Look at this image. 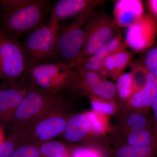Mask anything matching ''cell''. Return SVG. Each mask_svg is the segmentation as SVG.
<instances>
[{
	"label": "cell",
	"mask_w": 157,
	"mask_h": 157,
	"mask_svg": "<svg viewBox=\"0 0 157 157\" xmlns=\"http://www.w3.org/2000/svg\"><path fill=\"white\" fill-rule=\"evenodd\" d=\"M52 6L46 0H0V34L18 41L45 24Z\"/></svg>",
	"instance_id": "obj_1"
},
{
	"label": "cell",
	"mask_w": 157,
	"mask_h": 157,
	"mask_svg": "<svg viewBox=\"0 0 157 157\" xmlns=\"http://www.w3.org/2000/svg\"><path fill=\"white\" fill-rule=\"evenodd\" d=\"M64 103L59 93L29 85L9 123L11 132L28 126Z\"/></svg>",
	"instance_id": "obj_2"
},
{
	"label": "cell",
	"mask_w": 157,
	"mask_h": 157,
	"mask_svg": "<svg viewBox=\"0 0 157 157\" xmlns=\"http://www.w3.org/2000/svg\"><path fill=\"white\" fill-rule=\"evenodd\" d=\"M60 27L59 22L50 13L48 23L26 35L21 44L25 56L27 70L56 59L57 41Z\"/></svg>",
	"instance_id": "obj_3"
},
{
	"label": "cell",
	"mask_w": 157,
	"mask_h": 157,
	"mask_svg": "<svg viewBox=\"0 0 157 157\" xmlns=\"http://www.w3.org/2000/svg\"><path fill=\"white\" fill-rule=\"evenodd\" d=\"M29 85L52 92L75 93L77 74L67 63L58 61L35 66L26 72Z\"/></svg>",
	"instance_id": "obj_4"
},
{
	"label": "cell",
	"mask_w": 157,
	"mask_h": 157,
	"mask_svg": "<svg viewBox=\"0 0 157 157\" xmlns=\"http://www.w3.org/2000/svg\"><path fill=\"white\" fill-rule=\"evenodd\" d=\"M84 26L85 39L82 49L78 56L68 64L74 69L80 67L117 34L118 27L113 18L104 12H94Z\"/></svg>",
	"instance_id": "obj_5"
},
{
	"label": "cell",
	"mask_w": 157,
	"mask_h": 157,
	"mask_svg": "<svg viewBox=\"0 0 157 157\" xmlns=\"http://www.w3.org/2000/svg\"><path fill=\"white\" fill-rule=\"evenodd\" d=\"M102 2L103 1L77 16L69 25L60 27L56 44L58 60L69 64L78 56L84 43L85 31L82 26L94 12L96 7Z\"/></svg>",
	"instance_id": "obj_6"
},
{
	"label": "cell",
	"mask_w": 157,
	"mask_h": 157,
	"mask_svg": "<svg viewBox=\"0 0 157 157\" xmlns=\"http://www.w3.org/2000/svg\"><path fill=\"white\" fill-rule=\"evenodd\" d=\"M64 103L23 130L24 144H42L63 135L70 117Z\"/></svg>",
	"instance_id": "obj_7"
},
{
	"label": "cell",
	"mask_w": 157,
	"mask_h": 157,
	"mask_svg": "<svg viewBox=\"0 0 157 157\" xmlns=\"http://www.w3.org/2000/svg\"><path fill=\"white\" fill-rule=\"evenodd\" d=\"M26 71L21 43L0 34V79L8 86H13L19 82Z\"/></svg>",
	"instance_id": "obj_8"
},
{
	"label": "cell",
	"mask_w": 157,
	"mask_h": 157,
	"mask_svg": "<svg viewBox=\"0 0 157 157\" xmlns=\"http://www.w3.org/2000/svg\"><path fill=\"white\" fill-rule=\"evenodd\" d=\"M75 70L77 74L76 93L114 102L117 96L114 83L108 81L96 72L82 67Z\"/></svg>",
	"instance_id": "obj_9"
},
{
	"label": "cell",
	"mask_w": 157,
	"mask_h": 157,
	"mask_svg": "<svg viewBox=\"0 0 157 157\" xmlns=\"http://www.w3.org/2000/svg\"><path fill=\"white\" fill-rule=\"evenodd\" d=\"M157 38V19L144 14L127 29L124 39L134 52H144L154 46Z\"/></svg>",
	"instance_id": "obj_10"
},
{
	"label": "cell",
	"mask_w": 157,
	"mask_h": 157,
	"mask_svg": "<svg viewBox=\"0 0 157 157\" xmlns=\"http://www.w3.org/2000/svg\"><path fill=\"white\" fill-rule=\"evenodd\" d=\"M29 86L25 74L15 85L0 88V123L9 124Z\"/></svg>",
	"instance_id": "obj_11"
},
{
	"label": "cell",
	"mask_w": 157,
	"mask_h": 157,
	"mask_svg": "<svg viewBox=\"0 0 157 157\" xmlns=\"http://www.w3.org/2000/svg\"><path fill=\"white\" fill-rule=\"evenodd\" d=\"M157 94V78L148 72L146 84L126 102L130 111L148 115Z\"/></svg>",
	"instance_id": "obj_12"
},
{
	"label": "cell",
	"mask_w": 157,
	"mask_h": 157,
	"mask_svg": "<svg viewBox=\"0 0 157 157\" xmlns=\"http://www.w3.org/2000/svg\"><path fill=\"white\" fill-rule=\"evenodd\" d=\"M144 14L143 3L139 0H118L114 4L113 19L117 27L128 28Z\"/></svg>",
	"instance_id": "obj_13"
},
{
	"label": "cell",
	"mask_w": 157,
	"mask_h": 157,
	"mask_svg": "<svg viewBox=\"0 0 157 157\" xmlns=\"http://www.w3.org/2000/svg\"><path fill=\"white\" fill-rule=\"evenodd\" d=\"M128 48L124 38L121 34L118 33L86 61L81 67L95 72L102 76L103 63L104 59L113 54L126 50Z\"/></svg>",
	"instance_id": "obj_14"
},
{
	"label": "cell",
	"mask_w": 157,
	"mask_h": 157,
	"mask_svg": "<svg viewBox=\"0 0 157 157\" xmlns=\"http://www.w3.org/2000/svg\"><path fill=\"white\" fill-rule=\"evenodd\" d=\"M102 1L94 0H59L53 5L51 14L59 22L77 17Z\"/></svg>",
	"instance_id": "obj_15"
},
{
	"label": "cell",
	"mask_w": 157,
	"mask_h": 157,
	"mask_svg": "<svg viewBox=\"0 0 157 157\" xmlns=\"http://www.w3.org/2000/svg\"><path fill=\"white\" fill-rule=\"evenodd\" d=\"M135 56L133 51L125 50L109 55L104 59L103 63L102 77L104 78L117 79L132 62Z\"/></svg>",
	"instance_id": "obj_16"
},
{
	"label": "cell",
	"mask_w": 157,
	"mask_h": 157,
	"mask_svg": "<svg viewBox=\"0 0 157 157\" xmlns=\"http://www.w3.org/2000/svg\"><path fill=\"white\" fill-rule=\"evenodd\" d=\"M91 132L89 119L86 113H77L68 119L63 135L69 142H79Z\"/></svg>",
	"instance_id": "obj_17"
},
{
	"label": "cell",
	"mask_w": 157,
	"mask_h": 157,
	"mask_svg": "<svg viewBox=\"0 0 157 157\" xmlns=\"http://www.w3.org/2000/svg\"><path fill=\"white\" fill-rule=\"evenodd\" d=\"M119 121L122 132L152 129L151 117L148 115L133 111L122 112Z\"/></svg>",
	"instance_id": "obj_18"
},
{
	"label": "cell",
	"mask_w": 157,
	"mask_h": 157,
	"mask_svg": "<svg viewBox=\"0 0 157 157\" xmlns=\"http://www.w3.org/2000/svg\"><path fill=\"white\" fill-rule=\"evenodd\" d=\"M123 133L121 138L123 142L121 144L143 147L151 146L157 148L152 129H141Z\"/></svg>",
	"instance_id": "obj_19"
},
{
	"label": "cell",
	"mask_w": 157,
	"mask_h": 157,
	"mask_svg": "<svg viewBox=\"0 0 157 157\" xmlns=\"http://www.w3.org/2000/svg\"><path fill=\"white\" fill-rule=\"evenodd\" d=\"M115 157H157V149L151 146L121 144L116 149Z\"/></svg>",
	"instance_id": "obj_20"
},
{
	"label": "cell",
	"mask_w": 157,
	"mask_h": 157,
	"mask_svg": "<svg viewBox=\"0 0 157 157\" xmlns=\"http://www.w3.org/2000/svg\"><path fill=\"white\" fill-rule=\"evenodd\" d=\"M117 96L123 102H126L135 93L134 84L131 73H123L117 79Z\"/></svg>",
	"instance_id": "obj_21"
},
{
	"label": "cell",
	"mask_w": 157,
	"mask_h": 157,
	"mask_svg": "<svg viewBox=\"0 0 157 157\" xmlns=\"http://www.w3.org/2000/svg\"><path fill=\"white\" fill-rule=\"evenodd\" d=\"M69 150L63 144L51 140L41 144L39 157H69Z\"/></svg>",
	"instance_id": "obj_22"
},
{
	"label": "cell",
	"mask_w": 157,
	"mask_h": 157,
	"mask_svg": "<svg viewBox=\"0 0 157 157\" xmlns=\"http://www.w3.org/2000/svg\"><path fill=\"white\" fill-rule=\"evenodd\" d=\"M129 66L135 93L140 90L146 84L149 71L144 64L139 62H132Z\"/></svg>",
	"instance_id": "obj_23"
},
{
	"label": "cell",
	"mask_w": 157,
	"mask_h": 157,
	"mask_svg": "<svg viewBox=\"0 0 157 157\" xmlns=\"http://www.w3.org/2000/svg\"><path fill=\"white\" fill-rule=\"evenodd\" d=\"M23 130L11 132L0 145V157H9L19 146L23 144Z\"/></svg>",
	"instance_id": "obj_24"
},
{
	"label": "cell",
	"mask_w": 157,
	"mask_h": 157,
	"mask_svg": "<svg viewBox=\"0 0 157 157\" xmlns=\"http://www.w3.org/2000/svg\"><path fill=\"white\" fill-rule=\"evenodd\" d=\"M90 121L91 132L97 135H103L108 128L107 115L90 111L86 113Z\"/></svg>",
	"instance_id": "obj_25"
},
{
	"label": "cell",
	"mask_w": 157,
	"mask_h": 157,
	"mask_svg": "<svg viewBox=\"0 0 157 157\" xmlns=\"http://www.w3.org/2000/svg\"><path fill=\"white\" fill-rule=\"evenodd\" d=\"M91 101L93 111L106 115L114 114L117 110L115 102L103 100L97 97H89Z\"/></svg>",
	"instance_id": "obj_26"
},
{
	"label": "cell",
	"mask_w": 157,
	"mask_h": 157,
	"mask_svg": "<svg viewBox=\"0 0 157 157\" xmlns=\"http://www.w3.org/2000/svg\"><path fill=\"white\" fill-rule=\"evenodd\" d=\"M41 144L25 143L18 147L9 157H39Z\"/></svg>",
	"instance_id": "obj_27"
},
{
	"label": "cell",
	"mask_w": 157,
	"mask_h": 157,
	"mask_svg": "<svg viewBox=\"0 0 157 157\" xmlns=\"http://www.w3.org/2000/svg\"><path fill=\"white\" fill-rule=\"evenodd\" d=\"M144 65L149 72L157 78V45L146 52Z\"/></svg>",
	"instance_id": "obj_28"
},
{
	"label": "cell",
	"mask_w": 157,
	"mask_h": 157,
	"mask_svg": "<svg viewBox=\"0 0 157 157\" xmlns=\"http://www.w3.org/2000/svg\"><path fill=\"white\" fill-rule=\"evenodd\" d=\"M72 157H105L101 151L96 149L79 147L73 151Z\"/></svg>",
	"instance_id": "obj_29"
},
{
	"label": "cell",
	"mask_w": 157,
	"mask_h": 157,
	"mask_svg": "<svg viewBox=\"0 0 157 157\" xmlns=\"http://www.w3.org/2000/svg\"><path fill=\"white\" fill-rule=\"evenodd\" d=\"M151 109L152 111V114L151 117L152 129L157 148V94L152 104Z\"/></svg>",
	"instance_id": "obj_30"
},
{
	"label": "cell",
	"mask_w": 157,
	"mask_h": 157,
	"mask_svg": "<svg viewBox=\"0 0 157 157\" xmlns=\"http://www.w3.org/2000/svg\"><path fill=\"white\" fill-rule=\"evenodd\" d=\"M147 3L150 14L157 19V0H149Z\"/></svg>",
	"instance_id": "obj_31"
},
{
	"label": "cell",
	"mask_w": 157,
	"mask_h": 157,
	"mask_svg": "<svg viewBox=\"0 0 157 157\" xmlns=\"http://www.w3.org/2000/svg\"><path fill=\"white\" fill-rule=\"evenodd\" d=\"M5 135L2 127L0 125V145L4 142L5 140Z\"/></svg>",
	"instance_id": "obj_32"
}]
</instances>
